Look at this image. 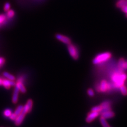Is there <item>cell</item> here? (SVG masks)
Instances as JSON below:
<instances>
[{
	"label": "cell",
	"instance_id": "9",
	"mask_svg": "<svg viewBox=\"0 0 127 127\" xmlns=\"http://www.w3.org/2000/svg\"><path fill=\"white\" fill-rule=\"evenodd\" d=\"M100 115V113L94 112V111H91L87 114V116L85 118V121L87 123H91L93 122L95 119L97 118Z\"/></svg>",
	"mask_w": 127,
	"mask_h": 127
},
{
	"label": "cell",
	"instance_id": "22",
	"mask_svg": "<svg viewBox=\"0 0 127 127\" xmlns=\"http://www.w3.org/2000/svg\"><path fill=\"white\" fill-rule=\"evenodd\" d=\"M91 111H94V112H97L101 113L102 111V109L101 105H96V106L92 107V108L91 109Z\"/></svg>",
	"mask_w": 127,
	"mask_h": 127
},
{
	"label": "cell",
	"instance_id": "14",
	"mask_svg": "<svg viewBox=\"0 0 127 127\" xmlns=\"http://www.w3.org/2000/svg\"><path fill=\"white\" fill-rule=\"evenodd\" d=\"M26 115V114L25 113H23L22 112L20 114H19L17 117V118H16L15 120L14 121L15 125L17 126H19L20 125H21L22 124V123L23 122L24 119H25Z\"/></svg>",
	"mask_w": 127,
	"mask_h": 127
},
{
	"label": "cell",
	"instance_id": "27",
	"mask_svg": "<svg viewBox=\"0 0 127 127\" xmlns=\"http://www.w3.org/2000/svg\"><path fill=\"white\" fill-rule=\"evenodd\" d=\"M17 115H16L14 112L13 113L12 112V113L11 114V116L9 117V119L11 121H14L15 120L16 118H17Z\"/></svg>",
	"mask_w": 127,
	"mask_h": 127
},
{
	"label": "cell",
	"instance_id": "1",
	"mask_svg": "<svg viewBox=\"0 0 127 127\" xmlns=\"http://www.w3.org/2000/svg\"><path fill=\"white\" fill-rule=\"evenodd\" d=\"M110 82L115 90H119L121 86L125 85L127 80V74L126 71L119 69L117 67L112 69L109 73Z\"/></svg>",
	"mask_w": 127,
	"mask_h": 127
},
{
	"label": "cell",
	"instance_id": "17",
	"mask_svg": "<svg viewBox=\"0 0 127 127\" xmlns=\"http://www.w3.org/2000/svg\"><path fill=\"white\" fill-rule=\"evenodd\" d=\"M119 90L123 96H127V86L125 84L119 87Z\"/></svg>",
	"mask_w": 127,
	"mask_h": 127
},
{
	"label": "cell",
	"instance_id": "25",
	"mask_svg": "<svg viewBox=\"0 0 127 127\" xmlns=\"http://www.w3.org/2000/svg\"><path fill=\"white\" fill-rule=\"evenodd\" d=\"M4 11L5 12H7L9 10H10L11 9V4L9 2H6L5 3L4 5V7H3Z\"/></svg>",
	"mask_w": 127,
	"mask_h": 127
},
{
	"label": "cell",
	"instance_id": "7",
	"mask_svg": "<svg viewBox=\"0 0 127 127\" xmlns=\"http://www.w3.org/2000/svg\"><path fill=\"white\" fill-rule=\"evenodd\" d=\"M117 67L122 71H127V59L124 57L119 58L117 63Z\"/></svg>",
	"mask_w": 127,
	"mask_h": 127
},
{
	"label": "cell",
	"instance_id": "23",
	"mask_svg": "<svg viewBox=\"0 0 127 127\" xmlns=\"http://www.w3.org/2000/svg\"><path fill=\"white\" fill-rule=\"evenodd\" d=\"M23 109V106L22 105H20L15 109L14 113L18 116L19 114H20L22 112Z\"/></svg>",
	"mask_w": 127,
	"mask_h": 127
},
{
	"label": "cell",
	"instance_id": "12",
	"mask_svg": "<svg viewBox=\"0 0 127 127\" xmlns=\"http://www.w3.org/2000/svg\"><path fill=\"white\" fill-rule=\"evenodd\" d=\"M101 117L104 118L105 119H108L112 118L115 116V113L113 112L112 110H107L102 111L100 113Z\"/></svg>",
	"mask_w": 127,
	"mask_h": 127
},
{
	"label": "cell",
	"instance_id": "26",
	"mask_svg": "<svg viewBox=\"0 0 127 127\" xmlns=\"http://www.w3.org/2000/svg\"><path fill=\"white\" fill-rule=\"evenodd\" d=\"M5 62V59L4 58L2 57H0V68H2V67L4 65Z\"/></svg>",
	"mask_w": 127,
	"mask_h": 127
},
{
	"label": "cell",
	"instance_id": "15",
	"mask_svg": "<svg viewBox=\"0 0 127 127\" xmlns=\"http://www.w3.org/2000/svg\"><path fill=\"white\" fill-rule=\"evenodd\" d=\"M20 91L18 87L15 85V87L13 91V93L12 95V101L14 104H16L18 101V97H19V93Z\"/></svg>",
	"mask_w": 127,
	"mask_h": 127
},
{
	"label": "cell",
	"instance_id": "16",
	"mask_svg": "<svg viewBox=\"0 0 127 127\" xmlns=\"http://www.w3.org/2000/svg\"><path fill=\"white\" fill-rule=\"evenodd\" d=\"M6 16L7 20H12L15 16V12L12 9H10L6 12Z\"/></svg>",
	"mask_w": 127,
	"mask_h": 127
},
{
	"label": "cell",
	"instance_id": "4",
	"mask_svg": "<svg viewBox=\"0 0 127 127\" xmlns=\"http://www.w3.org/2000/svg\"><path fill=\"white\" fill-rule=\"evenodd\" d=\"M67 49L71 58L75 61H77L79 58V51L78 47L71 43L67 45Z\"/></svg>",
	"mask_w": 127,
	"mask_h": 127
},
{
	"label": "cell",
	"instance_id": "2",
	"mask_svg": "<svg viewBox=\"0 0 127 127\" xmlns=\"http://www.w3.org/2000/svg\"><path fill=\"white\" fill-rule=\"evenodd\" d=\"M95 89L99 93H110L114 91L112 84L106 79H101L95 84Z\"/></svg>",
	"mask_w": 127,
	"mask_h": 127
},
{
	"label": "cell",
	"instance_id": "10",
	"mask_svg": "<svg viewBox=\"0 0 127 127\" xmlns=\"http://www.w3.org/2000/svg\"><path fill=\"white\" fill-rule=\"evenodd\" d=\"M33 105V101L31 100V99H29V100L27 101L26 104L23 106L22 112L25 113L26 114L30 112L32 109Z\"/></svg>",
	"mask_w": 127,
	"mask_h": 127
},
{
	"label": "cell",
	"instance_id": "11",
	"mask_svg": "<svg viewBox=\"0 0 127 127\" xmlns=\"http://www.w3.org/2000/svg\"><path fill=\"white\" fill-rule=\"evenodd\" d=\"M100 105L101 106L102 111L112 110V102L110 100H105L103 101Z\"/></svg>",
	"mask_w": 127,
	"mask_h": 127
},
{
	"label": "cell",
	"instance_id": "24",
	"mask_svg": "<svg viewBox=\"0 0 127 127\" xmlns=\"http://www.w3.org/2000/svg\"><path fill=\"white\" fill-rule=\"evenodd\" d=\"M87 94L91 97H94V95H95L94 90L92 89H91V88L87 89Z\"/></svg>",
	"mask_w": 127,
	"mask_h": 127
},
{
	"label": "cell",
	"instance_id": "6",
	"mask_svg": "<svg viewBox=\"0 0 127 127\" xmlns=\"http://www.w3.org/2000/svg\"><path fill=\"white\" fill-rule=\"evenodd\" d=\"M25 83V78L23 76H21L18 78L17 82L15 83V86L18 87L20 92L22 93H25L26 92V88L24 85Z\"/></svg>",
	"mask_w": 127,
	"mask_h": 127
},
{
	"label": "cell",
	"instance_id": "20",
	"mask_svg": "<svg viewBox=\"0 0 127 127\" xmlns=\"http://www.w3.org/2000/svg\"><path fill=\"white\" fill-rule=\"evenodd\" d=\"M100 121L103 127H112L109 124V123L107 122L106 119L104 118L101 117L100 119Z\"/></svg>",
	"mask_w": 127,
	"mask_h": 127
},
{
	"label": "cell",
	"instance_id": "13",
	"mask_svg": "<svg viewBox=\"0 0 127 127\" xmlns=\"http://www.w3.org/2000/svg\"><path fill=\"white\" fill-rule=\"evenodd\" d=\"M15 85V82L14 81L9 80L8 79H3L2 82V86L7 90H9L11 87Z\"/></svg>",
	"mask_w": 127,
	"mask_h": 127
},
{
	"label": "cell",
	"instance_id": "8",
	"mask_svg": "<svg viewBox=\"0 0 127 127\" xmlns=\"http://www.w3.org/2000/svg\"><path fill=\"white\" fill-rule=\"evenodd\" d=\"M55 38L57 40H58V41H61L62 43H64V44L67 45L70 44L71 43H72V41H71V40L70 39V38H69L67 36H66V35H63L62 34H59V33L56 34L55 35Z\"/></svg>",
	"mask_w": 127,
	"mask_h": 127
},
{
	"label": "cell",
	"instance_id": "21",
	"mask_svg": "<svg viewBox=\"0 0 127 127\" xmlns=\"http://www.w3.org/2000/svg\"><path fill=\"white\" fill-rule=\"evenodd\" d=\"M12 113V111L11 109L7 108L5 109L3 111V116L5 118H9V117L11 116V114Z\"/></svg>",
	"mask_w": 127,
	"mask_h": 127
},
{
	"label": "cell",
	"instance_id": "19",
	"mask_svg": "<svg viewBox=\"0 0 127 127\" xmlns=\"http://www.w3.org/2000/svg\"><path fill=\"white\" fill-rule=\"evenodd\" d=\"M7 19L6 18V14H0V26L4 25L7 21Z\"/></svg>",
	"mask_w": 127,
	"mask_h": 127
},
{
	"label": "cell",
	"instance_id": "3",
	"mask_svg": "<svg viewBox=\"0 0 127 127\" xmlns=\"http://www.w3.org/2000/svg\"><path fill=\"white\" fill-rule=\"evenodd\" d=\"M112 57V54L110 51H105L98 54L92 59V63L95 66H102L109 62Z\"/></svg>",
	"mask_w": 127,
	"mask_h": 127
},
{
	"label": "cell",
	"instance_id": "28",
	"mask_svg": "<svg viewBox=\"0 0 127 127\" xmlns=\"http://www.w3.org/2000/svg\"><path fill=\"white\" fill-rule=\"evenodd\" d=\"M3 78H2V77H0V86L2 85V82H3Z\"/></svg>",
	"mask_w": 127,
	"mask_h": 127
},
{
	"label": "cell",
	"instance_id": "18",
	"mask_svg": "<svg viewBox=\"0 0 127 127\" xmlns=\"http://www.w3.org/2000/svg\"><path fill=\"white\" fill-rule=\"evenodd\" d=\"M3 75L4 77H5L6 79H9V80H11V81H15V77L14 75L11 74L9 73L6 72V71L4 72L3 73Z\"/></svg>",
	"mask_w": 127,
	"mask_h": 127
},
{
	"label": "cell",
	"instance_id": "5",
	"mask_svg": "<svg viewBox=\"0 0 127 127\" xmlns=\"http://www.w3.org/2000/svg\"><path fill=\"white\" fill-rule=\"evenodd\" d=\"M116 6L120 9L127 18V0H117Z\"/></svg>",
	"mask_w": 127,
	"mask_h": 127
}]
</instances>
